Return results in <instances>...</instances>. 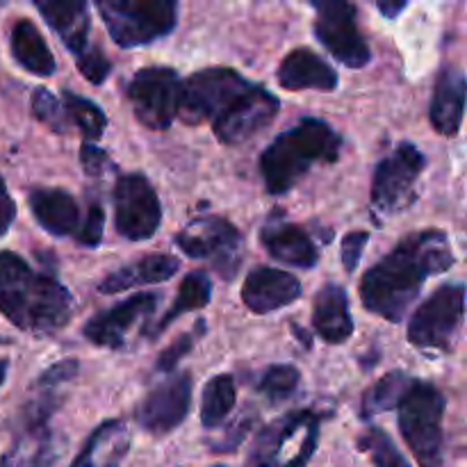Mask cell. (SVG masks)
<instances>
[{
	"instance_id": "4fadbf2b",
	"label": "cell",
	"mask_w": 467,
	"mask_h": 467,
	"mask_svg": "<svg viewBox=\"0 0 467 467\" xmlns=\"http://www.w3.org/2000/svg\"><path fill=\"white\" fill-rule=\"evenodd\" d=\"M114 223L130 242L150 240L162 223V203L144 173H123L114 185Z\"/></svg>"
},
{
	"instance_id": "d590c367",
	"label": "cell",
	"mask_w": 467,
	"mask_h": 467,
	"mask_svg": "<svg viewBox=\"0 0 467 467\" xmlns=\"http://www.w3.org/2000/svg\"><path fill=\"white\" fill-rule=\"evenodd\" d=\"M76 67L91 85H103L112 71V62L99 46H87L80 55H76Z\"/></svg>"
},
{
	"instance_id": "4316f807",
	"label": "cell",
	"mask_w": 467,
	"mask_h": 467,
	"mask_svg": "<svg viewBox=\"0 0 467 467\" xmlns=\"http://www.w3.org/2000/svg\"><path fill=\"white\" fill-rule=\"evenodd\" d=\"M210 296H213V281H210L208 272L203 269H196V272H190L185 278H182L181 287H178V296L171 306H169L167 313L162 315L155 327H149L146 331V337L149 340H158L178 317H182L190 310L205 308L210 304Z\"/></svg>"
},
{
	"instance_id": "d4e9b609",
	"label": "cell",
	"mask_w": 467,
	"mask_h": 467,
	"mask_svg": "<svg viewBox=\"0 0 467 467\" xmlns=\"http://www.w3.org/2000/svg\"><path fill=\"white\" fill-rule=\"evenodd\" d=\"M130 450V429L123 420H108L91 431L68 467H119Z\"/></svg>"
},
{
	"instance_id": "f1b7e54d",
	"label": "cell",
	"mask_w": 467,
	"mask_h": 467,
	"mask_svg": "<svg viewBox=\"0 0 467 467\" xmlns=\"http://www.w3.org/2000/svg\"><path fill=\"white\" fill-rule=\"evenodd\" d=\"M237 400L235 379L231 374H217L210 379L201 397V424L205 429H217L226 422Z\"/></svg>"
},
{
	"instance_id": "ee69618b",
	"label": "cell",
	"mask_w": 467,
	"mask_h": 467,
	"mask_svg": "<svg viewBox=\"0 0 467 467\" xmlns=\"http://www.w3.org/2000/svg\"><path fill=\"white\" fill-rule=\"evenodd\" d=\"M214 467H223V465H214Z\"/></svg>"
},
{
	"instance_id": "74e56055",
	"label": "cell",
	"mask_w": 467,
	"mask_h": 467,
	"mask_svg": "<svg viewBox=\"0 0 467 467\" xmlns=\"http://www.w3.org/2000/svg\"><path fill=\"white\" fill-rule=\"evenodd\" d=\"M368 242V231H349L345 235V240H342V265H345L347 274H354L358 269V263L363 258Z\"/></svg>"
},
{
	"instance_id": "cb8c5ba5",
	"label": "cell",
	"mask_w": 467,
	"mask_h": 467,
	"mask_svg": "<svg viewBox=\"0 0 467 467\" xmlns=\"http://www.w3.org/2000/svg\"><path fill=\"white\" fill-rule=\"evenodd\" d=\"M181 269V260L169 254H146L144 258L130 265L114 269L108 278L99 283V292L103 295H117V292L132 290L140 285H153L164 283Z\"/></svg>"
},
{
	"instance_id": "7a4b0ae2",
	"label": "cell",
	"mask_w": 467,
	"mask_h": 467,
	"mask_svg": "<svg viewBox=\"0 0 467 467\" xmlns=\"http://www.w3.org/2000/svg\"><path fill=\"white\" fill-rule=\"evenodd\" d=\"M0 313L30 336H55L73 317L71 292L55 276L35 272L12 251H0Z\"/></svg>"
},
{
	"instance_id": "ffe728a7",
	"label": "cell",
	"mask_w": 467,
	"mask_h": 467,
	"mask_svg": "<svg viewBox=\"0 0 467 467\" xmlns=\"http://www.w3.org/2000/svg\"><path fill=\"white\" fill-rule=\"evenodd\" d=\"M276 80L287 91H333L337 87V73L324 57L310 48H295L281 62Z\"/></svg>"
},
{
	"instance_id": "8992f818",
	"label": "cell",
	"mask_w": 467,
	"mask_h": 467,
	"mask_svg": "<svg viewBox=\"0 0 467 467\" xmlns=\"http://www.w3.org/2000/svg\"><path fill=\"white\" fill-rule=\"evenodd\" d=\"M96 9L121 48L153 44L178 23V3L173 0H99Z\"/></svg>"
},
{
	"instance_id": "44dd1931",
	"label": "cell",
	"mask_w": 467,
	"mask_h": 467,
	"mask_svg": "<svg viewBox=\"0 0 467 467\" xmlns=\"http://www.w3.org/2000/svg\"><path fill=\"white\" fill-rule=\"evenodd\" d=\"M27 203L36 223L50 235L67 237L80 228V205L67 190L36 187L27 194Z\"/></svg>"
},
{
	"instance_id": "e575fe53",
	"label": "cell",
	"mask_w": 467,
	"mask_h": 467,
	"mask_svg": "<svg viewBox=\"0 0 467 467\" xmlns=\"http://www.w3.org/2000/svg\"><path fill=\"white\" fill-rule=\"evenodd\" d=\"M203 336H205V322L203 319H199L192 331L182 333L181 337H176V340H173L171 345H169L167 349L158 356V360H155V369H158V372H173V369H176V365L181 363V360L185 358L192 349H194V345Z\"/></svg>"
},
{
	"instance_id": "1f68e13d",
	"label": "cell",
	"mask_w": 467,
	"mask_h": 467,
	"mask_svg": "<svg viewBox=\"0 0 467 467\" xmlns=\"http://www.w3.org/2000/svg\"><path fill=\"white\" fill-rule=\"evenodd\" d=\"M301 383V372L290 363L272 365L263 372L260 381L255 383V390L269 401V404H281L290 400Z\"/></svg>"
},
{
	"instance_id": "5bb4252c",
	"label": "cell",
	"mask_w": 467,
	"mask_h": 467,
	"mask_svg": "<svg viewBox=\"0 0 467 467\" xmlns=\"http://www.w3.org/2000/svg\"><path fill=\"white\" fill-rule=\"evenodd\" d=\"M278 108L276 96L254 82L214 119L213 130L222 144L240 146L267 128L276 119Z\"/></svg>"
},
{
	"instance_id": "60d3db41",
	"label": "cell",
	"mask_w": 467,
	"mask_h": 467,
	"mask_svg": "<svg viewBox=\"0 0 467 467\" xmlns=\"http://www.w3.org/2000/svg\"><path fill=\"white\" fill-rule=\"evenodd\" d=\"M14 219H16V203L9 196L7 185H5L3 176H0V237L12 228Z\"/></svg>"
},
{
	"instance_id": "484cf974",
	"label": "cell",
	"mask_w": 467,
	"mask_h": 467,
	"mask_svg": "<svg viewBox=\"0 0 467 467\" xmlns=\"http://www.w3.org/2000/svg\"><path fill=\"white\" fill-rule=\"evenodd\" d=\"M9 48H12L14 59L21 64L26 71L35 73L39 78L53 76L57 62H55L53 53H50L48 44H46L44 35L39 27L27 18H18L12 27V36H9Z\"/></svg>"
},
{
	"instance_id": "8fae6325",
	"label": "cell",
	"mask_w": 467,
	"mask_h": 467,
	"mask_svg": "<svg viewBox=\"0 0 467 467\" xmlns=\"http://www.w3.org/2000/svg\"><path fill=\"white\" fill-rule=\"evenodd\" d=\"M173 242L187 258L210 260L223 281L235 276L242 265V233L223 217L194 219L173 237Z\"/></svg>"
},
{
	"instance_id": "3957f363",
	"label": "cell",
	"mask_w": 467,
	"mask_h": 467,
	"mask_svg": "<svg viewBox=\"0 0 467 467\" xmlns=\"http://www.w3.org/2000/svg\"><path fill=\"white\" fill-rule=\"evenodd\" d=\"M342 137L324 119H301L260 153V176L272 196L290 192L315 164L340 158Z\"/></svg>"
},
{
	"instance_id": "5b68a950",
	"label": "cell",
	"mask_w": 467,
	"mask_h": 467,
	"mask_svg": "<svg viewBox=\"0 0 467 467\" xmlns=\"http://www.w3.org/2000/svg\"><path fill=\"white\" fill-rule=\"evenodd\" d=\"M322 415L299 409L263 429L251 447L246 467H306L319 442Z\"/></svg>"
},
{
	"instance_id": "52a82bcc",
	"label": "cell",
	"mask_w": 467,
	"mask_h": 467,
	"mask_svg": "<svg viewBox=\"0 0 467 467\" xmlns=\"http://www.w3.org/2000/svg\"><path fill=\"white\" fill-rule=\"evenodd\" d=\"M465 315V285L445 283L410 317L409 342L422 351H454Z\"/></svg>"
},
{
	"instance_id": "b9f144b4",
	"label": "cell",
	"mask_w": 467,
	"mask_h": 467,
	"mask_svg": "<svg viewBox=\"0 0 467 467\" xmlns=\"http://www.w3.org/2000/svg\"><path fill=\"white\" fill-rule=\"evenodd\" d=\"M377 9L386 18H397L406 9V3H404V0H401V3H379Z\"/></svg>"
},
{
	"instance_id": "d6986e66",
	"label": "cell",
	"mask_w": 467,
	"mask_h": 467,
	"mask_svg": "<svg viewBox=\"0 0 467 467\" xmlns=\"http://www.w3.org/2000/svg\"><path fill=\"white\" fill-rule=\"evenodd\" d=\"M465 114V76L459 67L450 64L441 71L429 105V121L442 137H456L463 126Z\"/></svg>"
},
{
	"instance_id": "6da1fadb",
	"label": "cell",
	"mask_w": 467,
	"mask_h": 467,
	"mask_svg": "<svg viewBox=\"0 0 467 467\" xmlns=\"http://www.w3.org/2000/svg\"><path fill=\"white\" fill-rule=\"evenodd\" d=\"M454 251L445 231L410 233L360 278V299L372 315L401 322L424 283L454 267Z\"/></svg>"
},
{
	"instance_id": "30bf717a",
	"label": "cell",
	"mask_w": 467,
	"mask_h": 467,
	"mask_svg": "<svg viewBox=\"0 0 467 467\" xmlns=\"http://www.w3.org/2000/svg\"><path fill=\"white\" fill-rule=\"evenodd\" d=\"M315 36L340 64L349 68L368 67L372 59L368 41L358 27V9L345 0H315Z\"/></svg>"
},
{
	"instance_id": "ba28073f",
	"label": "cell",
	"mask_w": 467,
	"mask_h": 467,
	"mask_svg": "<svg viewBox=\"0 0 467 467\" xmlns=\"http://www.w3.org/2000/svg\"><path fill=\"white\" fill-rule=\"evenodd\" d=\"M254 85L246 80L235 68L213 67L196 71L187 80H182L181 108L178 117L187 126H199V123H213L242 91Z\"/></svg>"
},
{
	"instance_id": "ac0fdd59",
	"label": "cell",
	"mask_w": 467,
	"mask_h": 467,
	"mask_svg": "<svg viewBox=\"0 0 467 467\" xmlns=\"http://www.w3.org/2000/svg\"><path fill=\"white\" fill-rule=\"evenodd\" d=\"M260 242L278 263L296 269H313L319 260V251L313 237L296 223L285 219H269L260 231Z\"/></svg>"
},
{
	"instance_id": "f35d334b",
	"label": "cell",
	"mask_w": 467,
	"mask_h": 467,
	"mask_svg": "<svg viewBox=\"0 0 467 467\" xmlns=\"http://www.w3.org/2000/svg\"><path fill=\"white\" fill-rule=\"evenodd\" d=\"M76 377H78V360L76 358L59 360V363H55L53 368H48L44 374H41L39 381H36V388H46V390H57L59 386L73 381Z\"/></svg>"
},
{
	"instance_id": "9a60e30c",
	"label": "cell",
	"mask_w": 467,
	"mask_h": 467,
	"mask_svg": "<svg viewBox=\"0 0 467 467\" xmlns=\"http://www.w3.org/2000/svg\"><path fill=\"white\" fill-rule=\"evenodd\" d=\"M192 406V377L181 372L169 381L158 383L140 406L135 409V420L150 436H167L185 422Z\"/></svg>"
},
{
	"instance_id": "603a6c76",
	"label": "cell",
	"mask_w": 467,
	"mask_h": 467,
	"mask_svg": "<svg viewBox=\"0 0 467 467\" xmlns=\"http://www.w3.org/2000/svg\"><path fill=\"white\" fill-rule=\"evenodd\" d=\"M44 21L59 35L62 44L76 55L87 48L89 39V5L82 0H46V3H35Z\"/></svg>"
},
{
	"instance_id": "f546056e",
	"label": "cell",
	"mask_w": 467,
	"mask_h": 467,
	"mask_svg": "<svg viewBox=\"0 0 467 467\" xmlns=\"http://www.w3.org/2000/svg\"><path fill=\"white\" fill-rule=\"evenodd\" d=\"M410 383H413V379L406 372H401V369L388 372L386 377L379 379V381L363 395V401H360V418L372 420L374 415L395 410L397 404L401 401V397H404L406 390L410 388Z\"/></svg>"
},
{
	"instance_id": "83f0119b",
	"label": "cell",
	"mask_w": 467,
	"mask_h": 467,
	"mask_svg": "<svg viewBox=\"0 0 467 467\" xmlns=\"http://www.w3.org/2000/svg\"><path fill=\"white\" fill-rule=\"evenodd\" d=\"M57 451L48 427H27L26 436L12 447L0 467H53Z\"/></svg>"
},
{
	"instance_id": "2e32d148",
	"label": "cell",
	"mask_w": 467,
	"mask_h": 467,
	"mask_svg": "<svg viewBox=\"0 0 467 467\" xmlns=\"http://www.w3.org/2000/svg\"><path fill=\"white\" fill-rule=\"evenodd\" d=\"M162 296L158 292H141L123 299L121 304L112 306L108 310L96 313L89 322L82 327V336L96 347L105 349H123L126 347L128 333L132 331L140 319H146L160 306Z\"/></svg>"
},
{
	"instance_id": "7c38bea8",
	"label": "cell",
	"mask_w": 467,
	"mask_h": 467,
	"mask_svg": "<svg viewBox=\"0 0 467 467\" xmlns=\"http://www.w3.org/2000/svg\"><path fill=\"white\" fill-rule=\"evenodd\" d=\"M182 80L171 67H146L132 76L128 100L137 121L149 130H167L176 121L181 108Z\"/></svg>"
},
{
	"instance_id": "836d02e7",
	"label": "cell",
	"mask_w": 467,
	"mask_h": 467,
	"mask_svg": "<svg viewBox=\"0 0 467 467\" xmlns=\"http://www.w3.org/2000/svg\"><path fill=\"white\" fill-rule=\"evenodd\" d=\"M32 117L39 123H44L46 128H50L57 135H67L71 132V123H68L67 112H64V105L57 96L53 94L46 87H36L35 94H32Z\"/></svg>"
},
{
	"instance_id": "4dcf8cb0",
	"label": "cell",
	"mask_w": 467,
	"mask_h": 467,
	"mask_svg": "<svg viewBox=\"0 0 467 467\" xmlns=\"http://www.w3.org/2000/svg\"><path fill=\"white\" fill-rule=\"evenodd\" d=\"M59 100H62L64 112H67L71 128H78L80 135L85 137L89 144L103 137L105 128H108V117H105V112L94 103V100L85 99V96H78L76 91L68 89L64 91Z\"/></svg>"
},
{
	"instance_id": "d6a6232c",
	"label": "cell",
	"mask_w": 467,
	"mask_h": 467,
	"mask_svg": "<svg viewBox=\"0 0 467 467\" xmlns=\"http://www.w3.org/2000/svg\"><path fill=\"white\" fill-rule=\"evenodd\" d=\"M358 450L365 451L374 467H410L409 461L401 456L392 438L381 427H369L360 433Z\"/></svg>"
},
{
	"instance_id": "ab89813d",
	"label": "cell",
	"mask_w": 467,
	"mask_h": 467,
	"mask_svg": "<svg viewBox=\"0 0 467 467\" xmlns=\"http://www.w3.org/2000/svg\"><path fill=\"white\" fill-rule=\"evenodd\" d=\"M80 164H82V169H85L87 176L99 178V176H103L109 167H112V160H109V155L105 153L103 149H99L96 144L85 141L80 149Z\"/></svg>"
},
{
	"instance_id": "8d00e7d4",
	"label": "cell",
	"mask_w": 467,
	"mask_h": 467,
	"mask_svg": "<svg viewBox=\"0 0 467 467\" xmlns=\"http://www.w3.org/2000/svg\"><path fill=\"white\" fill-rule=\"evenodd\" d=\"M103 231H105V210H103V205L91 203L89 208H87L85 223H82V226L78 228V233H76L78 244L94 249V246H99L100 240H103Z\"/></svg>"
},
{
	"instance_id": "e0dca14e",
	"label": "cell",
	"mask_w": 467,
	"mask_h": 467,
	"mask_svg": "<svg viewBox=\"0 0 467 467\" xmlns=\"http://www.w3.org/2000/svg\"><path fill=\"white\" fill-rule=\"evenodd\" d=\"M301 296L299 278L276 267H255L242 285V301L255 315L276 313Z\"/></svg>"
},
{
	"instance_id": "7bdbcfd3",
	"label": "cell",
	"mask_w": 467,
	"mask_h": 467,
	"mask_svg": "<svg viewBox=\"0 0 467 467\" xmlns=\"http://www.w3.org/2000/svg\"><path fill=\"white\" fill-rule=\"evenodd\" d=\"M7 369H9V360L5 356H0V388H3L5 379H7Z\"/></svg>"
},
{
	"instance_id": "7402d4cb",
	"label": "cell",
	"mask_w": 467,
	"mask_h": 467,
	"mask_svg": "<svg viewBox=\"0 0 467 467\" xmlns=\"http://www.w3.org/2000/svg\"><path fill=\"white\" fill-rule=\"evenodd\" d=\"M313 331L328 345H342L354 336V319L345 287L336 283L319 287L313 304Z\"/></svg>"
},
{
	"instance_id": "9c48e42d",
	"label": "cell",
	"mask_w": 467,
	"mask_h": 467,
	"mask_svg": "<svg viewBox=\"0 0 467 467\" xmlns=\"http://www.w3.org/2000/svg\"><path fill=\"white\" fill-rule=\"evenodd\" d=\"M427 167L422 150L410 141H401L390 155L374 169L372 178V208L381 217L401 213L415 203V187Z\"/></svg>"
},
{
	"instance_id": "277c9868",
	"label": "cell",
	"mask_w": 467,
	"mask_h": 467,
	"mask_svg": "<svg viewBox=\"0 0 467 467\" xmlns=\"http://www.w3.org/2000/svg\"><path fill=\"white\" fill-rule=\"evenodd\" d=\"M445 395L429 381L410 383L406 395L397 404L401 438L413 451L420 467L442 465V451H445L442 418H445Z\"/></svg>"
}]
</instances>
